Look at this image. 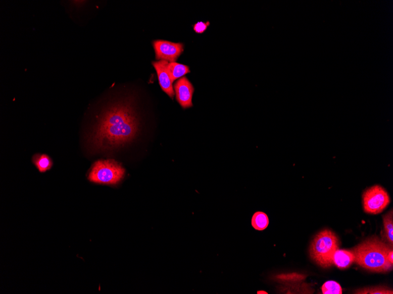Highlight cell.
I'll list each match as a JSON object with an SVG mask.
<instances>
[{"label":"cell","mask_w":393,"mask_h":294,"mask_svg":"<svg viewBox=\"0 0 393 294\" xmlns=\"http://www.w3.org/2000/svg\"><path fill=\"white\" fill-rule=\"evenodd\" d=\"M305 276L296 272L292 273L280 274L275 276L274 278L276 280L280 282L286 283H294L301 281L305 279Z\"/></svg>","instance_id":"13"},{"label":"cell","mask_w":393,"mask_h":294,"mask_svg":"<svg viewBox=\"0 0 393 294\" xmlns=\"http://www.w3.org/2000/svg\"><path fill=\"white\" fill-rule=\"evenodd\" d=\"M174 90L177 102L183 108L187 109L192 106L194 88L186 77H182L176 82Z\"/></svg>","instance_id":"7"},{"label":"cell","mask_w":393,"mask_h":294,"mask_svg":"<svg viewBox=\"0 0 393 294\" xmlns=\"http://www.w3.org/2000/svg\"><path fill=\"white\" fill-rule=\"evenodd\" d=\"M269 220L267 215L262 211H258L253 215L252 220V226L257 230L263 231L269 225Z\"/></svg>","instance_id":"11"},{"label":"cell","mask_w":393,"mask_h":294,"mask_svg":"<svg viewBox=\"0 0 393 294\" xmlns=\"http://www.w3.org/2000/svg\"><path fill=\"white\" fill-rule=\"evenodd\" d=\"M322 292L324 294H342L341 286L338 282L334 281H329L325 282L322 288Z\"/></svg>","instance_id":"15"},{"label":"cell","mask_w":393,"mask_h":294,"mask_svg":"<svg viewBox=\"0 0 393 294\" xmlns=\"http://www.w3.org/2000/svg\"><path fill=\"white\" fill-rule=\"evenodd\" d=\"M355 261V257L352 251L337 250L333 257V264L340 269L349 268Z\"/></svg>","instance_id":"9"},{"label":"cell","mask_w":393,"mask_h":294,"mask_svg":"<svg viewBox=\"0 0 393 294\" xmlns=\"http://www.w3.org/2000/svg\"><path fill=\"white\" fill-rule=\"evenodd\" d=\"M209 26V22L204 23L202 22V21H200V22L197 23L194 25L193 30L196 33L202 34L207 30V27Z\"/></svg>","instance_id":"17"},{"label":"cell","mask_w":393,"mask_h":294,"mask_svg":"<svg viewBox=\"0 0 393 294\" xmlns=\"http://www.w3.org/2000/svg\"><path fill=\"white\" fill-rule=\"evenodd\" d=\"M169 62L166 61L160 60L158 62H153V66L155 67L159 81V84L162 90L166 92L171 98L173 99L175 95L173 87V81L171 80L169 70H168V64Z\"/></svg>","instance_id":"8"},{"label":"cell","mask_w":393,"mask_h":294,"mask_svg":"<svg viewBox=\"0 0 393 294\" xmlns=\"http://www.w3.org/2000/svg\"><path fill=\"white\" fill-rule=\"evenodd\" d=\"M391 249L392 245H387L376 236L361 243L352 252L355 257V262L360 266L371 272H386L392 269L387 259Z\"/></svg>","instance_id":"2"},{"label":"cell","mask_w":393,"mask_h":294,"mask_svg":"<svg viewBox=\"0 0 393 294\" xmlns=\"http://www.w3.org/2000/svg\"><path fill=\"white\" fill-rule=\"evenodd\" d=\"M124 175V168L116 161L102 160L93 164L88 174V179L95 184L116 185L122 180Z\"/></svg>","instance_id":"4"},{"label":"cell","mask_w":393,"mask_h":294,"mask_svg":"<svg viewBox=\"0 0 393 294\" xmlns=\"http://www.w3.org/2000/svg\"><path fill=\"white\" fill-rule=\"evenodd\" d=\"M387 259L389 262H390V263L393 265V250L392 249H391L390 250V252H388V255H387Z\"/></svg>","instance_id":"18"},{"label":"cell","mask_w":393,"mask_h":294,"mask_svg":"<svg viewBox=\"0 0 393 294\" xmlns=\"http://www.w3.org/2000/svg\"><path fill=\"white\" fill-rule=\"evenodd\" d=\"M156 58L169 63H174L179 58L184 51V45L181 43H174L164 40L153 41Z\"/></svg>","instance_id":"6"},{"label":"cell","mask_w":393,"mask_h":294,"mask_svg":"<svg viewBox=\"0 0 393 294\" xmlns=\"http://www.w3.org/2000/svg\"><path fill=\"white\" fill-rule=\"evenodd\" d=\"M33 162L41 173L50 170L53 166L51 158L46 155H35L33 157Z\"/></svg>","instance_id":"12"},{"label":"cell","mask_w":393,"mask_h":294,"mask_svg":"<svg viewBox=\"0 0 393 294\" xmlns=\"http://www.w3.org/2000/svg\"><path fill=\"white\" fill-rule=\"evenodd\" d=\"M364 210L371 214H379L390 203V198L385 190L376 185L366 190L363 195Z\"/></svg>","instance_id":"5"},{"label":"cell","mask_w":393,"mask_h":294,"mask_svg":"<svg viewBox=\"0 0 393 294\" xmlns=\"http://www.w3.org/2000/svg\"><path fill=\"white\" fill-rule=\"evenodd\" d=\"M140 130V121L133 102L125 98L103 110L90 134V143L98 150H113L130 143Z\"/></svg>","instance_id":"1"},{"label":"cell","mask_w":393,"mask_h":294,"mask_svg":"<svg viewBox=\"0 0 393 294\" xmlns=\"http://www.w3.org/2000/svg\"><path fill=\"white\" fill-rule=\"evenodd\" d=\"M356 293H392V291L391 290L385 289L384 288L376 287L373 288H366L363 290H359L356 291Z\"/></svg>","instance_id":"16"},{"label":"cell","mask_w":393,"mask_h":294,"mask_svg":"<svg viewBox=\"0 0 393 294\" xmlns=\"http://www.w3.org/2000/svg\"><path fill=\"white\" fill-rule=\"evenodd\" d=\"M392 210L383 216V224L385 234H386L387 238L389 243L391 244L392 246L393 243V216Z\"/></svg>","instance_id":"14"},{"label":"cell","mask_w":393,"mask_h":294,"mask_svg":"<svg viewBox=\"0 0 393 294\" xmlns=\"http://www.w3.org/2000/svg\"><path fill=\"white\" fill-rule=\"evenodd\" d=\"M340 242L335 233L328 229L320 231L314 238L310 247V256L317 265L328 268L333 265V257Z\"/></svg>","instance_id":"3"},{"label":"cell","mask_w":393,"mask_h":294,"mask_svg":"<svg viewBox=\"0 0 393 294\" xmlns=\"http://www.w3.org/2000/svg\"><path fill=\"white\" fill-rule=\"evenodd\" d=\"M167 68L173 82L190 73V68L188 66L175 62L169 63Z\"/></svg>","instance_id":"10"}]
</instances>
